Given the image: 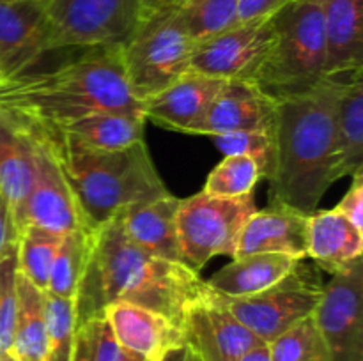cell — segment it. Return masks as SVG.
I'll use <instances>...</instances> for the list:
<instances>
[{
	"label": "cell",
	"mask_w": 363,
	"mask_h": 361,
	"mask_svg": "<svg viewBox=\"0 0 363 361\" xmlns=\"http://www.w3.org/2000/svg\"><path fill=\"white\" fill-rule=\"evenodd\" d=\"M18 244V232L7 200L0 191V258Z\"/></svg>",
	"instance_id": "74e56055"
},
{
	"label": "cell",
	"mask_w": 363,
	"mask_h": 361,
	"mask_svg": "<svg viewBox=\"0 0 363 361\" xmlns=\"http://www.w3.org/2000/svg\"><path fill=\"white\" fill-rule=\"evenodd\" d=\"M208 292V283L183 262L147 253L133 243L119 214L92 230L91 250L74 294L77 324L101 315L110 303L138 304L183 326L188 308Z\"/></svg>",
	"instance_id": "7a4b0ae2"
},
{
	"label": "cell",
	"mask_w": 363,
	"mask_h": 361,
	"mask_svg": "<svg viewBox=\"0 0 363 361\" xmlns=\"http://www.w3.org/2000/svg\"><path fill=\"white\" fill-rule=\"evenodd\" d=\"M293 0H240V13L238 18L241 21L259 20V18L273 16L279 9L287 6Z\"/></svg>",
	"instance_id": "8d00e7d4"
},
{
	"label": "cell",
	"mask_w": 363,
	"mask_h": 361,
	"mask_svg": "<svg viewBox=\"0 0 363 361\" xmlns=\"http://www.w3.org/2000/svg\"><path fill=\"white\" fill-rule=\"evenodd\" d=\"M257 211L254 195L220 198L204 191L181 198L177 209L179 258L199 273L211 258L229 255L234 258L245 223Z\"/></svg>",
	"instance_id": "52a82bcc"
},
{
	"label": "cell",
	"mask_w": 363,
	"mask_h": 361,
	"mask_svg": "<svg viewBox=\"0 0 363 361\" xmlns=\"http://www.w3.org/2000/svg\"><path fill=\"white\" fill-rule=\"evenodd\" d=\"M179 13L194 41L201 42L240 23V0H184Z\"/></svg>",
	"instance_id": "f1b7e54d"
},
{
	"label": "cell",
	"mask_w": 363,
	"mask_h": 361,
	"mask_svg": "<svg viewBox=\"0 0 363 361\" xmlns=\"http://www.w3.org/2000/svg\"><path fill=\"white\" fill-rule=\"evenodd\" d=\"M323 269L301 258L296 268L269 289L248 297L218 296L223 306L261 342L269 343L284 331L314 314L325 290Z\"/></svg>",
	"instance_id": "ba28073f"
},
{
	"label": "cell",
	"mask_w": 363,
	"mask_h": 361,
	"mask_svg": "<svg viewBox=\"0 0 363 361\" xmlns=\"http://www.w3.org/2000/svg\"><path fill=\"white\" fill-rule=\"evenodd\" d=\"M311 2H315V4H321V6H323V4H325V2H328V0H311Z\"/></svg>",
	"instance_id": "7bdbcfd3"
},
{
	"label": "cell",
	"mask_w": 363,
	"mask_h": 361,
	"mask_svg": "<svg viewBox=\"0 0 363 361\" xmlns=\"http://www.w3.org/2000/svg\"><path fill=\"white\" fill-rule=\"evenodd\" d=\"M34 176V145L28 134L0 117V191L7 200L18 239L25 230V205Z\"/></svg>",
	"instance_id": "603a6c76"
},
{
	"label": "cell",
	"mask_w": 363,
	"mask_h": 361,
	"mask_svg": "<svg viewBox=\"0 0 363 361\" xmlns=\"http://www.w3.org/2000/svg\"><path fill=\"white\" fill-rule=\"evenodd\" d=\"M92 230H74L60 237L52 269H50L46 292L64 299H74L78 282L84 275L91 250Z\"/></svg>",
	"instance_id": "4316f807"
},
{
	"label": "cell",
	"mask_w": 363,
	"mask_h": 361,
	"mask_svg": "<svg viewBox=\"0 0 363 361\" xmlns=\"http://www.w3.org/2000/svg\"><path fill=\"white\" fill-rule=\"evenodd\" d=\"M0 361H20V360H18L11 350H7V353H0Z\"/></svg>",
	"instance_id": "b9f144b4"
},
{
	"label": "cell",
	"mask_w": 363,
	"mask_h": 361,
	"mask_svg": "<svg viewBox=\"0 0 363 361\" xmlns=\"http://www.w3.org/2000/svg\"><path fill=\"white\" fill-rule=\"evenodd\" d=\"M323 13L326 74L363 69V0H328Z\"/></svg>",
	"instance_id": "7402d4cb"
},
{
	"label": "cell",
	"mask_w": 363,
	"mask_h": 361,
	"mask_svg": "<svg viewBox=\"0 0 363 361\" xmlns=\"http://www.w3.org/2000/svg\"><path fill=\"white\" fill-rule=\"evenodd\" d=\"M301 258L282 253H252L233 258L208 280L213 292L227 297H248L269 289L289 275Z\"/></svg>",
	"instance_id": "d4e9b609"
},
{
	"label": "cell",
	"mask_w": 363,
	"mask_h": 361,
	"mask_svg": "<svg viewBox=\"0 0 363 361\" xmlns=\"http://www.w3.org/2000/svg\"><path fill=\"white\" fill-rule=\"evenodd\" d=\"M308 216L282 202L269 200L268 209H257L247 219L234 258L252 253H282L307 258Z\"/></svg>",
	"instance_id": "2e32d148"
},
{
	"label": "cell",
	"mask_w": 363,
	"mask_h": 361,
	"mask_svg": "<svg viewBox=\"0 0 363 361\" xmlns=\"http://www.w3.org/2000/svg\"><path fill=\"white\" fill-rule=\"evenodd\" d=\"M257 163L248 156L229 154L211 170L204 184V193L220 198H240L254 193L261 180Z\"/></svg>",
	"instance_id": "4dcf8cb0"
},
{
	"label": "cell",
	"mask_w": 363,
	"mask_h": 361,
	"mask_svg": "<svg viewBox=\"0 0 363 361\" xmlns=\"http://www.w3.org/2000/svg\"><path fill=\"white\" fill-rule=\"evenodd\" d=\"M48 52L46 0L0 2V71L4 78L28 71Z\"/></svg>",
	"instance_id": "9a60e30c"
},
{
	"label": "cell",
	"mask_w": 363,
	"mask_h": 361,
	"mask_svg": "<svg viewBox=\"0 0 363 361\" xmlns=\"http://www.w3.org/2000/svg\"><path fill=\"white\" fill-rule=\"evenodd\" d=\"M195 45L179 7L138 18L130 38L121 45L124 71L135 98L142 103L188 73Z\"/></svg>",
	"instance_id": "8992f818"
},
{
	"label": "cell",
	"mask_w": 363,
	"mask_h": 361,
	"mask_svg": "<svg viewBox=\"0 0 363 361\" xmlns=\"http://www.w3.org/2000/svg\"><path fill=\"white\" fill-rule=\"evenodd\" d=\"M145 122L142 115L92 112L62 124L48 137L38 138L84 151H119L144 140Z\"/></svg>",
	"instance_id": "d6986e66"
},
{
	"label": "cell",
	"mask_w": 363,
	"mask_h": 361,
	"mask_svg": "<svg viewBox=\"0 0 363 361\" xmlns=\"http://www.w3.org/2000/svg\"><path fill=\"white\" fill-rule=\"evenodd\" d=\"M272 361H330L328 347L314 315L301 319L268 343Z\"/></svg>",
	"instance_id": "f546056e"
},
{
	"label": "cell",
	"mask_w": 363,
	"mask_h": 361,
	"mask_svg": "<svg viewBox=\"0 0 363 361\" xmlns=\"http://www.w3.org/2000/svg\"><path fill=\"white\" fill-rule=\"evenodd\" d=\"M350 74H328L311 91L277 101L269 200L312 214L335 183V108L340 87Z\"/></svg>",
	"instance_id": "3957f363"
},
{
	"label": "cell",
	"mask_w": 363,
	"mask_h": 361,
	"mask_svg": "<svg viewBox=\"0 0 363 361\" xmlns=\"http://www.w3.org/2000/svg\"><path fill=\"white\" fill-rule=\"evenodd\" d=\"M183 2H184V0H183Z\"/></svg>",
	"instance_id": "bcb514c9"
},
{
	"label": "cell",
	"mask_w": 363,
	"mask_h": 361,
	"mask_svg": "<svg viewBox=\"0 0 363 361\" xmlns=\"http://www.w3.org/2000/svg\"><path fill=\"white\" fill-rule=\"evenodd\" d=\"M363 168V69L344 80L335 108L333 180Z\"/></svg>",
	"instance_id": "cb8c5ba5"
},
{
	"label": "cell",
	"mask_w": 363,
	"mask_h": 361,
	"mask_svg": "<svg viewBox=\"0 0 363 361\" xmlns=\"http://www.w3.org/2000/svg\"><path fill=\"white\" fill-rule=\"evenodd\" d=\"M16 276L18 244L0 258V353H7L13 345L18 304Z\"/></svg>",
	"instance_id": "e575fe53"
},
{
	"label": "cell",
	"mask_w": 363,
	"mask_h": 361,
	"mask_svg": "<svg viewBox=\"0 0 363 361\" xmlns=\"http://www.w3.org/2000/svg\"><path fill=\"white\" fill-rule=\"evenodd\" d=\"M30 140L34 145V176L25 205V227H41L59 236L91 230L50 145L41 138L30 137Z\"/></svg>",
	"instance_id": "4fadbf2b"
},
{
	"label": "cell",
	"mask_w": 363,
	"mask_h": 361,
	"mask_svg": "<svg viewBox=\"0 0 363 361\" xmlns=\"http://www.w3.org/2000/svg\"><path fill=\"white\" fill-rule=\"evenodd\" d=\"M121 349L147 361H160L184 345L183 329L163 315L138 304L116 301L103 310Z\"/></svg>",
	"instance_id": "e0dca14e"
},
{
	"label": "cell",
	"mask_w": 363,
	"mask_h": 361,
	"mask_svg": "<svg viewBox=\"0 0 363 361\" xmlns=\"http://www.w3.org/2000/svg\"><path fill=\"white\" fill-rule=\"evenodd\" d=\"M123 349L105 315H94L77 324L71 361H121Z\"/></svg>",
	"instance_id": "d6a6232c"
},
{
	"label": "cell",
	"mask_w": 363,
	"mask_h": 361,
	"mask_svg": "<svg viewBox=\"0 0 363 361\" xmlns=\"http://www.w3.org/2000/svg\"><path fill=\"white\" fill-rule=\"evenodd\" d=\"M160 361H195V357L191 356L190 349L186 345H179L176 349L169 350Z\"/></svg>",
	"instance_id": "ab89813d"
},
{
	"label": "cell",
	"mask_w": 363,
	"mask_h": 361,
	"mask_svg": "<svg viewBox=\"0 0 363 361\" xmlns=\"http://www.w3.org/2000/svg\"><path fill=\"white\" fill-rule=\"evenodd\" d=\"M240 361H272L269 360L268 343H259V345H255Z\"/></svg>",
	"instance_id": "f35d334b"
},
{
	"label": "cell",
	"mask_w": 363,
	"mask_h": 361,
	"mask_svg": "<svg viewBox=\"0 0 363 361\" xmlns=\"http://www.w3.org/2000/svg\"><path fill=\"white\" fill-rule=\"evenodd\" d=\"M59 234L28 225L18 239V271L38 289H48L50 269L60 243Z\"/></svg>",
	"instance_id": "83f0119b"
},
{
	"label": "cell",
	"mask_w": 363,
	"mask_h": 361,
	"mask_svg": "<svg viewBox=\"0 0 363 361\" xmlns=\"http://www.w3.org/2000/svg\"><path fill=\"white\" fill-rule=\"evenodd\" d=\"M16 294L18 304L11 353L20 361H45L46 290L38 289L18 271Z\"/></svg>",
	"instance_id": "484cf974"
},
{
	"label": "cell",
	"mask_w": 363,
	"mask_h": 361,
	"mask_svg": "<svg viewBox=\"0 0 363 361\" xmlns=\"http://www.w3.org/2000/svg\"><path fill=\"white\" fill-rule=\"evenodd\" d=\"M272 20L273 39L248 81L277 103L311 91L328 76L325 13L321 4L293 0Z\"/></svg>",
	"instance_id": "5b68a950"
},
{
	"label": "cell",
	"mask_w": 363,
	"mask_h": 361,
	"mask_svg": "<svg viewBox=\"0 0 363 361\" xmlns=\"http://www.w3.org/2000/svg\"><path fill=\"white\" fill-rule=\"evenodd\" d=\"M363 262L332 275L314 310L330 361H363Z\"/></svg>",
	"instance_id": "30bf717a"
},
{
	"label": "cell",
	"mask_w": 363,
	"mask_h": 361,
	"mask_svg": "<svg viewBox=\"0 0 363 361\" xmlns=\"http://www.w3.org/2000/svg\"><path fill=\"white\" fill-rule=\"evenodd\" d=\"M121 361H147V360H144V357H140V356H135V354H131V353H126V350H123Z\"/></svg>",
	"instance_id": "60d3db41"
},
{
	"label": "cell",
	"mask_w": 363,
	"mask_h": 361,
	"mask_svg": "<svg viewBox=\"0 0 363 361\" xmlns=\"http://www.w3.org/2000/svg\"><path fill=\"white\" fill-rule=\"evenodd\" d=\"M0 2H11V0H0Z\"/></svg>",
	"instance_id": "ee69618b"
},
{
	"label": "cell",
	"mask_w": 363,
	"mask_h": 361,
	"mask_svg": "<svg viewBox=\"0 0 363 361\" xmlns=\"http://www.w3.org/2000/svg\"><path fill=\"white\" fill-rule=\"evenodd\" d=\"M363 230L340 211L326 209L308 216L307 257L332 275L362 260Z\"/></svg>",
	"instance_id": "44dd1931"
},
{
	"label": "cell",
	"mask_w": 363,
	"mask_h": 361,
	"mask_svg": "<svg viewBox=\"0 0 363 361\" xmlns=\"http://www.w3.org/2000/svg\"><path fill=\"white\" fill-rule=\"evenodd\" d=\"M181 329L195 361H240L248 350L264 343L223 306L209 287L188 308Z\"/></svg>",
	"instance_id": "7c38bea8"
},
{
	"label": "cell",
	"mask_w": 363,
	"mask_h": 361,
	"mask_svg": "<svg viewBox=\"0 0 363 361\" xmlns=\"http://www.w3.org/2000/svg\"><path fill=\"white\" fill-rule=\"evenodd\" d=\"M227 80L188 71L142 101V117L170 131L197 134Z\"/></svg>",
	"instance_id": "5bb4252c"
},
{
	"label": "cell",
	"mask_w": 363,
	"mask_h": 361,
	"mask_svg": "<svg viewBox=\"0 0 363 361\" xmlns=\"http://www.w3.org/2000/svg\"><path fill=\"white\" fill-rule=\"evenodd\" d=\"M351 177L353 183L335 209L342 212L357 229L363 230V168L357 170Z\"/></svg>",
	"instance_id": "d590c367"
},
{
	"label": "cell",
	"mask_w": 363,
	"mask_h": 361,
	"mask_svg": "<svg viewBox=\"0 0 363 361\" xmlns=\"http://www.w3.org/2000/svg\"><path fill=\"white\" fill-rule=\"evenodd\" d=\"M2 78H4V76H2V71H0V80H2Z\"/></svg>",
	"instance_id": "f6af8a7d"
},
{
	"label": "cell",
	"mask_w": 363,
	"mask_h": 361,
	"mask_svg": "<svg viewBox=\"0 0 363 361\" xmlns=\"http://www.w3.org/2000/svg\"><path fill=\"white\" fill-rule=\"evenodd\" d=\"M181 198L169 191L138 202L119 214L126 236L137 246L158 258L181 262L177 244V209Z\"/></svg>",
	"instance_id": "ffe728a7"
},
{
	"label": "cell",
	"mask_w": 363,
	"mask_h": 361,
	"mask_svg": "<svg viewBox=\"0 0 363 361\" xmlns=\"http://www.w3.org/2000/svg\"><path fill=\"white\" fill-rule=\"evenodd\" d=\"M216 147L225 156H248L257 163L261 177L272 179L275 170V137L273 131H234L211 137Z\"/></svg>",
	"instance_id": "836d02e7"
},
{
	"label": "cell",
	"mask_w": 363,
	"mask_h": 361,
	"mask_svg": "<svg viewBox=\"0 0 363 361\" xmlns=\"http://www.w3.org/2000/svg\"><path fill=\"white\" fill-rule=\"evenodd\" d=\"M74 301L46 292L45 361H71L74 342Z\"/></svg>",
	"instance_id": "1f68e13d"
},
{
	"label": "cell",
	"mask_w": 363,
	"mask_h": 361,
	"mask_svg": "<svg viewBox=\"0 0 363 361\" xmlns=\"http://www.w3.org/2000/svg\"><path fill=\"white\" fill-rule=\"evenodd\" d=\"M92 112L142 115L131 92L121 45L94 46L53 71L0 80V117L30 137H48Z\"/></svg>",
	"instance_id": "6da1fadb"
},
{
	"label": "cell",
	"mask_w": 363,
	"mask_h": 361,
	"mask_svg": "<svg viewBox=\"0 0 363 361\" xmlns=\"http://www.w3.org/2000/svg\"><path fill=\"white\" fill-rule=\"evenodd\" d=\"M140 16V0H46L48 52L123 45Z\"/></svg>",
	"instance_id": "9c48e42d"
},
{
	"label": "cell",
	"mask_w": 363,
	"mask_h": 361,
	"mask_svg": "<svg viewBox=\"0 0 363 361\" xmlns=\"http://www.w3.org/2000/svg\"><path fill=\"white\" fill-rule=\"evenodd\" d=\"M277 103L248 80H227L197 134L216 137L234 131H273Z\"/></svg>",
	"instance_id": "ac0fdd59"
},
{
	"label": "cell",
	"mask_w": 363,
	"mask_h": 361,
	"mask_svg": "<svg viewBox=\"0 0 363 361\" xmlns=\"http://www.w3.org/2000/svg\"><path fill=\"white\" fill-rule=\"evenodd\" d=\"M272 39V16L241 21L222 34L197 42L190 71L222 80H250Z\"/></svg>",
	"instance_id": "8fae6325"
},
{
	"label": "cell",
	"mask_w": 363,
	"mask_h": 361,
	"mask_svg": "<svg viewBox=\"0 0 363 361\" xmlns=\"http://www.w3.org/2000/svg\"><path fill=\"white\" fill-rule=\"evenodd\" d=\"M45 142L55 154L91 230L131 205L169 191L152 163L145 140L106 152Z\"/></svg>",
	"instance_id": "277c9868"
}]
</instances>
